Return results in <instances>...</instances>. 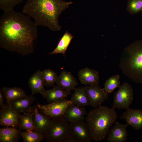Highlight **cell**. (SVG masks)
<instances>
[{
	"mask_svg": "<svg viewBox=\"0 0 142 142\" xmlns=\"http://www.w3.org/2000/svg\"><path fill=\"white\" fill-rule=\"evenodd\" d=\"M37 26L28 16L14 9L4 11L0 18V47L23 56L33 53Z\"/></svg>",
	"mask_w": 142,
	"mask_h": 142,
	"instance_id": "6da1fadb",
	"label": "cell"
},
{
	"mask_svg": "<svg viewBox=\"0 0 142 142\" xmlns=\"http://www.w3.org/2000/svg\"><path fill=\"white\" fill-rule=\"evenodd\" d=\"M73 3L63 0H27L22 12L33 18L38 26L48 27L53 31H60L58 18L62 12Z\"/></svg>",
	"mask_w": 142,
	"mask_h": 142,
	"instance_id": "7a4b0ae2",
	"label": "cell"
},
{
	"mask_svg": "<svg viewBox=\"0 0 142 142\" xmlns=\"http://www.w3.org/2000/svg\"><path fill=\"white\" fill-rule=\"evenodd\" d=\"M117 116L113 107L100 105L90 110L85 119L92 140L99 141L105 139Z\"/></svg>",
	"mask_w": 142,
	"mask_h": 142,
	"instance_id": "3957f363",
	"label": "cell"
},
{
	"mask_svg": "<svg viewBox=\"0 0 142 142\" xmlns=\"http://www.w3.org/2000/svg\"><path fill=\"white\" fill-rule=\"evenodd\" d=\"M119 66L125 75L142 84V39L134 41L124 48L120 58Z\"/></svg>",
	"mask_w": 142,
	"mask_h": 142,
	"instance_id": "277c9868",
	"label": "cell"
},
{
	"mask_svg": "<svg viewBox=\"0 0 142 142\" xmlns=\"http://www.w3.org/2000/svg\"><path fill=\"white\" fill-rule=\"evenodd\" d=\"M52 120L51 124L44 133L45 139L49 142H64L70 133L69 123L63 116Z\"/></svg>",
	"mask_w": 142,
	"mask_h": 142,
	"instance_id": "5b68a950",
	"label": "cell"
},
{
	"mask_svg": "<svg viewBox=\"0 0 142 142\" xmlns=\"http://www.w3.org/2000/svg\"><path fill=\"white\" fill-rule=\"evenodd\" d=\"M73 104L70 100L66 99L47 104L42 105L38 103L37 105L41 113L52 119L63 116L67 109Z\"/></svg>",
	"mask_w": 142,
	"mask_h": 142,
	"instance_id": "8992f818",
	"label": "cell"
},
{
	"mask_svg": "<svg viewBox=\"0 0 142 142\" xmlns=\"http://www.w3.org/2000/svg\"><path fill=\"white\" fill-rule=\"evenodd\" d=\"M134 92L132 86L125 82L120 85L114 95L113 108L126 109L132 103Z\"/></svg>",
	"mask_w": 142,
	"mask_h": 142,
	"instance_id": "52a82bcc",
	"label": "cell"
},
{
	"mask_svg": "<svg viewBox=\"0 0 142 142\" xmlns=\"http://www.w3.org/2000/svg\"><path fill=\"white\" fill-rule=\"evenodd\" d=\"M69 124V135L76 142H90L93 140L89 127L84 120L70 122Z\"/></svg>",
	"mask_w": 142,
	"mask_h": 142,
	"instance_id": "ba28073f",
	"label": "cell"
},
{
	"mask_svg": "<svg viewBox=\"0 0 142 142\" xmlns=\"http://www.w3.org/2000/svg\"><path fill=\"white\" fill-rule=\"evenodd\" d=\"M84 88L90 105L93 107L101 105L108 99V93L104 88H101L98 84L87 85Z\"/></svg>",
	"mask_w": 142,
	"mask_h": 142,
	"instance_id": "9c48e42d",
	"label": "cell"
},
{
	"mask_svg": "<svg viewBox=\"0 0 142 142\" xmlns=\"http://www.w3.org/2000/svg\"><path fill=\"white\" fill-rule=\"evenodd\" d=\"M21 113L13 109L7 103L4 104L3 108L1 109L0 111V126L18 128Z\"/></svg>",
	"mask_w": 142,
	"mask_h": 142,
	"instance_id": "30bf717a",
	"label": "cell"
},
{
	"mask_svg": "<svg viewBox=\"0 0 142 142\" xmlns=\"http://www.w3.org/2000/svg\"><path fill=\"white\" fill-rule=\"evenodd\" d=\"M124 119L126 124L130 125L135 130L142 129V110L135 109L129 108L123 113L120 118Z\"/></svg>",
	"mask_w": 142,
	"mask_h": 142,
	"instance_id": "8fae6325",
	"label": "cell"
},
{
	"mask_svg": "<svg viewBox=\"0 0 142 142\" xmlns=\"http://www.w3.org/2000/svg\"><path fill=\"white\" fill-rule=\"evenodd\" d=\"M128 125L116 122L109 129L107 137L108 142H125L128 137L126 127Z\"/></svg>",
	"mask_w": 142,
	"mask_h": 142,
	"instance_id": "7c38bea8",
	"label": "cell"
},
{
	"mask_svg": "<svg viewBox=\"0 0 142 142\" xmlns=\"http://www.w3.org/2000/svg\"><path fill=\"white\" fill-rule=\"evenodd\" d=\"M40 94L43 98L50 103L65 99L71 93L70 91L65 90L57 85H54L52 89L45 90Z\"/></svg>",
	"mask_w": 142,
	"mask_h": 142,
	"instance_id": "4fadbf2b",
	"label": "cell"
},
{
	"mask_svg": "<svg viewBox=\"0 0 142 142\" xmlns=\"http://www.w3.org/2000/svg\"><path fill=\"white\" fill-rule=\"evenodd\" d=\"M87 114L85 108L73 104L67 109L63 117L69 123L84 120Z\"/></svg>",
	"mask_w": 142,
	"mask_h": 142,
	"instance_id": "5bb4252c",
	"label": "cell"
},
{
	"mask_svg": "<svg viewBox=\"0 0 142 142\" xmlns=\"http://www.w3.org/2000/svg\"><path fill=\"white\" fill-rule=\"evenodd\" d=\"M98 72L86 67L78 72L79 79L82 84L86 85L98 84L99 77Z\"/></svg>",
	"mask_w": 142,
	"mask_h": 142,
	"instance_id": "9a60e30c",
	"label": "cell"
},
{
	"mask_svg": "<svg viewBox=\"0 0 142 142\" xmlns=\"http://www.w3.org/2000/svg\"><path fill=\"white\" fill-rule=\"evenodd\" d=\"M36 99L32 94L11 102L10 105L15 110L23 113L32 111V104Z\"/></svg>",
	"mask_w": 142,
	"mask_h": 142,
	"instance_id": "2e32d148",
	"label": "cell"
},
{
	"mask_svg": "<svg viewBox=\"0 0 142 142\" xmlns=\"http://www.w3.org/2000/svg\"><path fill=\"white\" fill-rule=\"evenodd\" d=\"M55 83L63 89L69 91L74 89L78 84L71 73L64 70L62 71L58 76Z\"/></svg>",
	"mask_w": 142,
	"mask_h": 142,
	"instance_id": "e0dca14e",
	"label": "cell"
},
{
	"mask_svg": "<svg viewBox=\"0 0 142 142\" xmlns=\"http://www.w3.org/2000/svg\"><path fill=\"white\" fill-rule=\"evenodd\" d=\"M28 85L33 95L44 92L45 85L42 71L38 70L34 73L29 78Z\"/></svg>",
	"mask_w": 142,
	"mask_h": 142,
	"instance_id": "ac0fdd59",
	"label": "cell"
},
{
	"mask_svg": "<svg viewBox=\"0 0 142 142\" xmlns=\"http://www.w3.org/2000/svg\"><path fill=\"white\" fill-rule=\"evenodd\" d=\"M21 130L15 127L4 126L0 129V142H18L21 136Z\"/></svg>",
	"mask_w": 142,
	"mask_h": 142,
	"instance_id": "d6986e66",
	"label": "cell"
},
{
	"mask_svg": "<svg viewBox=\"0 0 142 142\" xmlns=\"http://www.w3.org/2000/svg\"><path fill=\"white\" fill-rule=\"evenodd\" d=\"M31 110L34 114V121L36 129L44 134L47 128L51 124L52 119L41 113L37 105L32 106Z\"/></svg>",
	"mask_w": 142,
	"mask_h": 142,
	"instance_id": "ffe728a7",
	"label": "cell"
},
{
	"mask_svg": "<svg viewBox=\"0 0 142 142\" xmlns=\"http://www.w3.org/2000/svg\"><path fill=\"white\" fill-rule=\"evenodd\" d=\"M2 91L6 103L9 105L11 101L27 96L23 90L18 87H4Z\"/></svg>",
	"mask_w": 142,
	"mask_h": 142,
	"instance_id": "44dd1931",
	"label": "cell"
},
{
	"mask_svg": "<svg viewBox=\"0 0 142 142\" xmlns=\"http://www.w3.org/2000/svg\"><path fill=\"white\" fill-rule=\"evenodd\" d=\"M70 100L73 104L80 106L84 107L90 105L84 87L75 88Z\"/></svg>",
	"mask_w": 142,
	"mask_h": 142,
	"instance_id": "7402d4cb",
	"label": "cell"
},
{
	"mask_svg": "<svg viewBox=\"0 0 142 142\" xmlns=\"http://www.w3.org/2000/svg\"><path fill=\"white\" fill-rule=\"evenodd\" d=\"M32 111L23 113L19 119L18 128L20 130H28L36 129Z\"/></svg>",
	"mask_w": 142,
	"mask_h": 142,
	"instance_id": "603a6c76",
	"label": "cell"
},
{
	"mask_svg": "<svg viewBox=\"0 0 142 142\" xmlns=\"http://www.w3.org/2000/svg\"><path fill=\"white\" fill-rule=\"evenodd\" d=\"M74 36L67 31L60 39L56 48L48 53L49 55L62 53L64 55L65 51Z\"/></svg>",
	"mask_w": 142,
	"mask_h": 142,
	"instance_id": "cb8c5ba5",
	"label": "cell"
},
{
	"mask_svg": "<svg viewBox=\"0 0 142 142\" xmlns=\"http://www.w3.org/2000/svg\"><path fill=\"white\" fill-rule=\"evenodd\" d=\"M21 135L24 142H40L45 139L44 134L37 129L21 131Z\"/></svg>",
	"mask_w": 142,
	"mask_h": 142,
	"instance_id": "d4e9b609",
	"label": "cell"
},
{
	"mask_svg": "<svg viewBox=\"0 0 142 142\" xmlns=\"http://www.w3.org/2000/svg\"><path fill=\"white\" fill-rule=\"evenodd\" d=\"M42 72L45 85L47 87L54 85L58 77L57 73L49 69H44Z\"/></svg>",
	"mask_w": 142,
	"mask_h": 142,
	"instance_id": "484cf974",
	"label": "cell"
},
{
	"mask_svg": "<svg viewBox=\"0 0 142 142\" xmlns=\"http://www.w3.org/2000/svg\"><path fill=\"white\" fill-rule=\"evenodd\" d=\"M120 77L116 75L110 77L106 81L104 84V89L108 94L111 93L120 85Z\"/></svg>",
	"mask_w": 142,
	"mask_h": 142,
	"instance_id": "4316f807",
	"label": "cell"
},
{
	"mask_svg": "<svg viewBox=\"0 0 142 142\" xmlns=\"http://www.w3.org/2000/svg\"><path fill=\"white\" fill-rule=\"evenodd\" d=\"M126 9L131 14H137L142 11V0H128Z\"/></svg>",
	"mask_w": 142,
	"mask_h": 142,
	"instance_id": "83f0119b",
	"label": "cell"
},
{
	"mask_svg": "<svg viewBox=\"0 0 142 142\" xmlns=\"http://www.w3.org/2000/svg\"><path fill=\"white\" fill-rule=\"evenodd\" d=\"M24 0H0V8L4 11L14 9Z\"/></svg>",
	"mask_w": 142,
	"mask_h": 142,
	"instance_id": "f1b7e54d",
	"label": "cell"
},
{
	"mask_svg": "<svg viewBox=\"0 0 142 142\" xmlns=\"http://www.w3.org/2000/svg\"><path fill=\"white\" fill-rule=\"evenodd\" d=\"M4 97L2 91L0 90V106L1 109L3 108L4 104Z\"/></svg>",
	"mask_w": 142,
	"mask_h": 142,
	"instance_id": "f546056e",
	"label": "cell"
},
{
	"mask_svg": "<svg viewBox=\"0 0 142 142\" xmlns=\"http://www.w3.org/2000/svg\"><path fill=\"white\" fill-rule=\"evenodd\" d=\"M141 16L142 17V11L141 12Z\"/></svg>",
	"mask_w": 142,
	"mask_h": 142,
	"instance_id": "4dcf8cb0",
	"label": "cell"
}]
</instances>
